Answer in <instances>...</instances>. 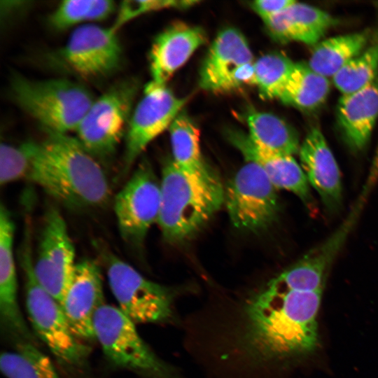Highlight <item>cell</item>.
<instances>
[{"mask_svg": "<svg viewBox=\"0 0 378 378\" xmlns=\"http://www.w3.org/2000/svg\"><path fill=\"white\" fill-rule=\"evenodd\" d=\"M30 220L27 219L19 260L24 277L25 304L37 336L62 364L83 366L89 349L72 332L61 304L38 282L34 270Z\"/></svg>", "mask_w": 378, "mask_h": 378, "instance_id": "obj_4", "label": "cell"}, {"mask_svg": "<svg viewBox=\"0 0 378 378\" xmlns=\"http://www.w3.org/2000/svg\"><path fill=\"white\" fill-rule=\"evenodd\" d=\"M370 34L366 31L347 34L319 41L307 62L316 73L332 78L349 62L369 45Z\"/></svg>", "mask_w": 378, "mask_h": 378, "instance_id": "obj_22", "label": "cell"}, {"mask_svg": "<svg viewBox=\"0 0 378 378\" xmlns=\"http://www.w3.org/2000/svg\"><path fill=\"white\" fill-rule=\"evenodd\" d=\"M288 11L300 31L302 43L315 46L336 22L327 12L303 3L295 1Z\"/></svg>", "mask_w": 378, "mask_h": 378, "instance_id": "obj_28", "label": "cell"}, {"mask_svg": "<svg viewBox=\"0 0 378 378\" xmlns=\"http://www.w3.org/2000/svg\"><path fill=\"white\" fill-rule=\"evenodd\" d=\"M115 9V3L110 0H93L88 21H99L108 17Z\"/></svg>", "mask_w": 378, "mask_h": 378, "instance_id": "obj_33", "label": "cell"}, {"mask_svg": "<svg viewBox=\"0 0 378 378\" xmlns=\"http://www.w3.org/2000/svg\"><path fill=\"white\" fill-rule=\"evenodd\" d=\"M337 118L348 146L354 150H362L378 118V78L358 91L342 94Z\"/></svg>", "mask_w": 378, "mask_h": 378, "instance_id": "obj_20", "label": "cell"}, {"mask_svg": "<svg viewBox=\"0 0 378 378\" xmlns=\"http://www.w3.org/2000/svg\"><path fill=\"white\" fill-rule=\"evenodd\" d=\"M102 277L98 264L91 259L76 262L60 303L69 326L79 340H94L93 319L104 304Z\"/></svg>", "mask_w": 378, "mask_h": 378, "instance_id": "obj_15", "label": "cell"}, {"mask_svg": "<svg viewBox=\"0 0 378 378\" xmlns=\"http://www.w3.org/2000/svg\"><path fill=\"white\" fill-rule=\"evenodd\" d=\"M253 62L244 36L237 29H224L214 38L202 64L199 85L202 90L214 93L239 89L238 72Z\"/></svg>", "mask_w": 378, "mask_h": 378, "instance_id": "obj_14", "label": "cell"}, {"mask_svg": "<svg viewBox=\"0 0 378 378\" xmlns=\"http://www.w3.org/2000/svg\"><path fill=\"white\" fill-rule=\"evenodd\" d=\"M93 328L107 359L145 378H183L150 349L135 323L118 307L104 304L96 312Z\"/></svg>", "mask_w": 378, "mask_h": 378, "instance_id": "obj_6", "label": "cell"}, {"mask_svg": "<svg viewBox=\"0 0 378 378\" xmlns=\"http://www.w3.org/2000/svg\"><path fill=\"white\" fill-rule=\"evenodd\" d=\"M75 250L59 211L50 206L43 218L34 270L41 285L61 303L72 277Z\"/></svg>", "mask_w": 378, "mask_h": 378, "instance_id": "obj_12", "label": "cell"}, {"mask_svg": "<svg viewBox=\"0 0 378 378\" xmlns=\"http://www.w3.org/2000/svg\"><path fill=\"white\" fill-rule=\"evenodd\" d=\"M64 65L85 78L107 76L115 71L122 57L117 33L111 27L83 24L75 29L59 51Z\"/></svg>", "mask_w": 378, "mask_h": 378, "instance_id": "obj_13", "label": "cell"}, {"mask_svg": "<svg viewBox=\"0 0 378 378\" xmlns=\"http://www.w3.org/2000/svg\"><path fill=\"white\" fill-rule=\"evenodd\" d=\"M378 6V5H377Z\"/></svg>", "mask_w": 378, "mask_h": 378, "instance_id": "obj_34", "label": "cell"}, {"mask_svg": "<svg viewBox=\"0 0 378 378\" xmlns=\"http://www.w3.org/2000/svg\"><path fill=\"white\" fill-rule=\"evenodd\" d=\"M10 86L13 101L48 132L76 131L94 101L83 85L66 79L31 80L15 75Z\"/></svg>", "mask_w": 378, "mask_h": 378, "instance_id": "obj_5", "label": "cell"}, {"mask_svg": "<svg viewBox=\"0 0 378 378\" xmlns=\"http://www.w3.org/2000/svg\"><path fill=\"white\" fill-rule=\"evenodd\" d=\"M295 1L294 0H258L251 2V6L264 21L282 12Z\"/></svg>", "mask_w": 378, "mask_h": 378, "instance_id": "obj_32", "label": "cell"}, {"mask_svg": "<svg viewBox=\"0 0 378 378\" xmlns=\"http://www.w3.org/2000/svg\"><path fill=\"white\" fill-rule=\"evenodd\" d=\"M378 73V39L349 62L332 78L342 94L358 91L374 81Z\"/></svg>", "mask_w": 378, "mask_h": 378, "instance_id": "obj_26", "label": "cell"}, {"mask_svg": "<svg viewBox=\"0 0 378 378\" xmlns=\"http://www.w3.org/2000/svg\"><path fill=\"white\" fill-rule=\"evenodd\" d=\"M295 62L287 56L272 52L264 55L254 62L255 83L265 99H279Z\"/></svg>", "mask_w": 378, "mask_h": 378, "instance_id": "obj_27", "label": "cell"}, {"mask_svg": "<svg viewBox=\"0 0 378 378\" xmlns=\"http://www.w3.org/2000/svg\"><path fill=\"white\" fill-rule=\"evenodd\" d=\"M197 1L176 0H127L121 2L113 24L111 27L118 32L124 24L143 14L162 9L176 8H186L196 4Z\"/></svg>", "mask_w": 378, "mask_h": 378, "instance_id": "obj_30", "label": "cell"}, {"mask_svg": "<svg viewBox=\"0 0 378 378\" xmlns=\"http://www.w3.org/2000/svg\"><path fill=\"white\" fill-rule=\"evenodd\" d=\"M224 203L232 225L250 232L270 226L279 209L276 188L251 162H246L227 185Z\"/></svg>", "mask_w": 378, "mask_h": 378, "instance_id": "obj_9", "label": "cell"}, {"mask_svg": "<svg viewBox=\"0 0 378 378\" xmlns=\"http://www.w3.org/2000/svg\"><path fill=\"white\" fill-rule=\"evenodd\" d=\"M323 290L272 279L243 307L237 344L244 358L263 366L313 353L319 344Z\"/></svg>", "mask_w": 378, "mask_h": 378, "instance_id": "obj_1", "label": "cell"}, {"mask_svg": "<svg viewBox=\"0 0 378 378\" xmlns=\"http://www.w3.org/2000/svg\"><path fill=\"white\" fill-rule=\"evenodd\" d=\"M221 185L197 181L169 159L160 181V208L158 224L163 237L178 243L190 238L224 203Z\"/></svg>", "mask_w": 378, "mask_h": 378, "instance_id": "obj_3", "label": "cell"}, {"mask_svg": "<svg viewBox=\"0 0 378 378\" xmlns=\"http://www.w3.org/2000/svg\"><path fill=\"white\" fill-rule=\"evenodd\" d=\"M248 136L259 146L279 154L294 155L300 144L294 129L278 116L251 110L246 115Z\"/></svg>", "mask_w": 378, "mask_h": 378, "instance_id": "obj_23", "label": "cell"}, {"mask_svg": "<svg viewBox=\"0 0 378 378\" xmlns=\"http://www.w3.org/2000/svg\"><path fill=\"white\" fill-rule=\"evenodd\" d=\"M329 92L328 78L312 70L307 63L298 62L279 99L297 108L311 111L324 103Z\"/></svg>", "mask_w": 378, "mask_h": 378, "instance_id": "obj_24", "label": "cell"}, {"mask_svg": "<svg viewBox=\"0 0 378 378\" xmlns=\"http://www.w3.org/2000/svg\"><path fill=\"white\" fill-rule=\"evenodd\" d=\"M186 102V98L177 97L165 84L151 80L146 85L132 112L125 134V171L153 140L169 129Z\"/></svg>", "mask_w": 378, "mask_h": 378, "instance_id": "obj_11", "label": "cell"}, {"mask_svg": "<svg viewBox=\"0 0 378 378\" xmlns=\"http://www.w3.org/2000/svg\"><path fill=\"white\" fill-rule=\"evenodd\" d=\"M93 0H66L61 1L49 17L50 26L64 30L80 22L88 21Z\"/></svg>", "mask_w": 378, "mask_h": 378, "instance_id": "obj_31", "label": "cell"}, {"mask_svg": "<svg viewBox=\"0 0 378 378\" xmlns=\"http://www.w3.org/2000/svg\"><path fill=\"white\" fill-rule=\"evenodd\" d=\"M15 225L7 207L0 206V315L2 331L11 339L28 340V328L18 301L13 242Z\"/></svg>", "mask_w": 378, "mask_h": 378, "instance_id": "obj_16", "label": "cell"}, {"mask_svg": "<svg viewBox=\"0 0 378 378\" xmlns=\"http://www.w3.org/2000/svg\"><path fill=\"white\" fill-rule=\"evenodd\" d=\"M227 137L246 162H253L263 170L276 189L293 192L308 206L313 204L307 178L293 155L266 150L239 130H228Z\"/></svg>", "mask_w": 378, "mask_h": 378, "instance_id": "obj_17", "label": "cell"}, {"mask_svg": "<svg viewBox=\"0 0 378 378\" xmlns=\"http://www.w3.org/2000/svg\"><path fill=\"white\" fill-rule=\"evenodd\" d=\"M46 132L43 141L25 143L30 158L27 179L72 209L107 204L110 185L96 158L77 139Z\"/></svg>", "mask_w": 378, "mask_h": 378, "instance_id": "obj_2", "label": "cell"}, {"mask_svg": "<svg viewBox=\"0 0 378 378\" xmlns=\"http://www.w3.org/2000/svg\"><path fill=\"white\" fill-rule=\"evenodd\" d=\"M2 352L0 368L6 378H60L51 360L34 344L20 342Z\"/></svg>", "mask_w": 378, "mask_h": 378, "instance_id": "obj_25", "label": "cell"}, {"mask_svg": "<svg viewBox=\"0 0 378 378\" xmlns=\"http://www.w3.org/2000/svg\"><path fill=\"white\" fill-rule=\"evenodd\" d=\"M104 259L118 308L134 323H162L173 318V290L146 279L113 254L106 253Z\"/></svg>", "mask_w": 378, "mask_h": 378, "instance_id": "obj_8", "label": "cell"}, {"mask_svg": "<svg viewBox=\"0 0 378 378\" xmlns=\"http://www.w3.org/2000/svg\"><path fill=\"white\" fill-rule=\"evenodd\" d=\"M30 168V158L25 143L18 146L1 144L0 147V184L26 178Z\"/></svg>", "mask_w": 378, "mask_h": 378, "instance_id": "obj_29", "label": "cell"}, {"mask_svg": "<svg viewBox=\"0 0 378 378\" xmlns=\"http://www.w3.org/2000/svg\"><path fill=\"white\" fill-rule=\"evenodd\" d=\"M136 92L134 80H124L93 101L76 132L94 157L106 158L115 152L127 132Z\"/></svg>", "mask_w": 378, "mask_h": 378, "instance_id": "obj_7", "label": "cell"}, {"mask_svg": "<svg viewBox=\"0 0 378 378\" xmlns=\"http://www.w3.org/2000/svg\"><path fill=\"white\" fill-rule=\"evenodd\" d=\"M160 200V183L150 163L143 160L114 200L119 231L126 242L134 246L143 243L158 223Z\"/></svg>", "mask_w": 378, "mask_h": 378, "instance_id": "obj_10", "label": "cell"}, {"mask_svg": "<svg viewBox=\"0 0 378 378\" xmlns=\"http://www.w3.org/2000/svg\"><path fill=\"white\" fill-rule=\"evenodd\" d=\"M206 39L204 30L184 22H176L161 32L153 41L149 54L152 80L165 84Z\"/></svg>", "mask_w": 378, "mask_h": 378, "instance_id": "obj_19", "label": "cell"}, {"mask_svg": "<svg viewBox=\"0 0 378 378\" xmlns=\"http://www.w3.org/2000/svg\"><path fill=\"white\" fill-rule=\"evenodd\" d=\"M172 160L192 179L211 186L221 185L217 174L204 161L200 146V132L194 121L183 110L169 129Z\"/></svg>", "mask_w": 378, "mask_h": 378, "instance_id": "obj_21", "label": "cell"}, {"mask_svg": "<svg viewBox=\"0 0 378 378\" xmlns=\"http://www.w3.org/2000/svg\"><path fill=\"white\" fill-rule=\"evenodd\" d=\"M298 153L308 182L318 192L324 206L331 211L337 210L342 202L340 172L319 129L312 127L308 132Z\"/></svg>", "mask_w": 378, "mask_h": 378, "instance_id": "obj_18", "label": "cell"}]
</instances>
